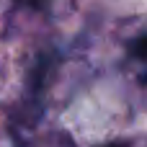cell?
Instances as JSON below:
<instances>
[{
	"mask_svg": "<svg viewBox=\"0 0 147 147\" xmlns=\"http://www.w3.org/2000/svg\"><path fill=\"white\" fill-rule=\"evenodd\" d=\"M129 54L134 59H140L142 65H147V34H142V36L129 41Z\"/></svg>",
	"mask_w": 147,
	"mask_h": 147,
	"instance_id": "1",
	"label": "cell"
},
{
	"mask_svg": "<svg viewBox=\"0 0 147 147\" xmlns=\"http://www.w3.org/2000/svg\"><path fill=\"white\" fill-rule=\"evenodd\" d=\"M103 147H129V145H124V142H111V145H103Z\"/></svg>",
	"mask_w": 147,
	"mask_h": 147,
	"instance_id": "2",
	"label": "cell"
}]
</instances>
